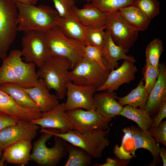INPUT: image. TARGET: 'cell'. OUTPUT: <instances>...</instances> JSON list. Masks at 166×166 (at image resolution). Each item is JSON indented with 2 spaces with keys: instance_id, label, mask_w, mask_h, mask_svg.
Wrapping results in <instances>:
<instances>
[{
  "instance_id": "obj_3",
  "label": "cell",
  "mask_w": 166,
  "mask_h": 166,
  "mask_svg": "<svg viewBox=\"0 0 166 166\" xmlns=\"http://www.w3.org/2000/svg\"><path fill=\"white\" fill-rule=\"evenodd\" d=\"M41 129L82 148L95 158H101L103 152L110 143L107 137L109 131L108 128L105 130H94L83 132L71 129L64 133L53 129Z\"/></svg>"
},
{
  "instance_id": "obj_19",
  "label": "cell",
  "mask_w": 166,
  "mask_h": 166,
  "mask_svg": "<svg viewBox=\"0 0 166 166\" xmlns=\"http://www.w3.org/2000/svg\"><path fill=\"white\" fill-rule=\"evenodd\" d=\"M129 130L134 143V147L132 152L135 155L136 150L143 148L148 150L151 154L153 160L150 166H155L160 163L159 152L160 148L148 130H142L133 125L129 128Z\"/></svg>"
},
{
  "instance_id": "obj_9",
  "label": "cell",
  "mask_w": 166,
  "mask_h": 166,
  "mask_svg": "<svg viewBox=\"0 0 166 166\" xmlns=\"http://www.w3.org/2000/svg\"><path fill=\"white\" fill-rule=\"evenodd\" d=\"M24 32L21 50L22 57L26 62L33 63L39 68L51 56L44 33L37 31Z\"/></svg>"
},
{
  "instance_id": "obj_31",
  "label": "cell",
  "mask_w": 166,
  "mask_h": 166,
  "mask_svg": "<svg viewBox=\"0 0 166 166\" xmlns=\"http://www.w3.org/2000/svg\"><path fill=\"white\" fill-rule=\"evenodd\" d=\"M135 0H92L91 3L107 14L132 4Z\"/></svg>"
},
{
  "instance_id": "obj_12",
  "label": "cell",
  "mask_w": 166,
  "mask_h": 166,
  "mask_svg": "<svg viewBox=\"0 0 166 166\" xmlns=\"http://www.w3.org/2000/svg\"><path fill=\"white\" fill-rule=\"evenodd\" d=\"M96 91L93 87L77 85L69 82L66 87L67 100L64 103L65 111L79 108L96 109L93 96Z\"/></svg>"
},
{
  "instance_id": "obj_39",
  "label": "cell",
  "mask_w": 166,
  "mask_h": 166,
  "mask_svg": "<svg viewBox=\"0 0 166 166\" xmlns=\"http://www.w3.org/2000/svg\"><path fill=\"white\" fill-rule=\"evenodd\" d=\"M129 161L128 160H119L116 159H112L108 157L106 160L105 163L102 164L98 163L93 165L95 166H125Z\"/></svg>"
},
{
  "instance_id": "obj_43",
  "label": "cell",
  "mask_w": 166,
  "mask_h": 166,
  "mask_svg": "<svg viewBox=\"0 0 166 166\" xmlns=\"http://www.w3.org/2000/svg\"><path fill=\"white\" fill-rule=\"evenodd\" d=\"M3 149L0 147V166L1 164V159Z\"/></svg>"
},
{
  "instance_id": "obj_33",
  "label": "cell",
  "mask_w": 166,
  "mask_h": 166,
  "mask_svg": "<svg viewBox=\"0 0 166 166\" xmlns=\"http://www.w3.org/2000/svg\"><path fill=\"white\" fill-rule=\"evenodd\" d=\"M105 29L85 27V43L102 50L104 45Z\"/></svg>"
},
{
  "instance_id": "obj_42",
  "label": "cell",
  "mask_w": 166,
  "mask_h": 166,
  "mask_svg": "<svg viewBox=\"0 0 166 166\" xmlns=\"http://www.w3.org/2000/svg\"><path fill=\"white\" fill-rule=\"evenodd\" d=\"M39 0H12L14 3L18 2L22 4L35 5Z\"/></svg>"
},
{
  "instance_id": "obj_24",
  "label": "cell",
  "mask_w": 166,
  "mask_h": 166,
  "mask_svg": "<svg viewBox=\"0 0 166 166\" xmlns=\"http://www.w3.org/2000/svg\"><path fill=\"white\" fill-rule=\"evenodd\" d=\"M57 26L67 37L85 43V27L77 19L73 11L72 14L68 16L59 17Z\"/></svg>"
},
{
  "instance_id": "obj_35",
  "label": "cell",
  "mask_w": 166,
  "mask_h": 166,
  "mask_svg": "<svg viewBox=\"0 0 166 166\" xmlns=\"http://www.w3.org/2000/svg\"><path fill=\"white\" fill-rule=\"evenodd\" d=\"M55 9L60 17L68 16L73 13L75 6L74 0H53Z\"/></svg>"
},
{
  "instance_id": "obj_23",
  "label": "cell",
  "mask_w": 166,
  "mask_h": 166,
  "mask_svg": "<svg viewBox=\"0 0 166 166\" xmlns=\"http://www.w3.org/2000/svg\"><path fill=\"white\" fill-rule=\"evenodd\" d=\"M160 74L157 80L149 94L145 110L150 115L157 111L166 100V67L159 64Z\"/></svg>"
},
{
  "instance_id": "obj_5",
  "label": "cell",
  "mask_w": 166,
  "mask_h": 166,
  "mask_svg": "<svg viewBox=\"0 0 166 166\" xmlns=\"http://www.w3.org/2000/svg\"><path fill=\"white\" fill-rule=\"evenodd\" d=\"M50 55L64 58L73 68L84 56L86 44L65 36L56 26L43 33Z\"/></svg>"
},
{
  "instance_id": "obj_7",
  "label": "cell",
  "mask_w": 166,
  "mask_h": 166,
  "mask_svg": "<svg viewBox=\"0 0 166 166\" xmlns=\"http://www.w3.org/2000/svg\"><path fill=\"white\" fill-rule=\"evenodd\" d=\"M110 71L83 56L70 70L71 81L79 85L92 86L97 90L106 80Z\"/></svg>"
},
{
  "instance_id": "obj_27",
  "label": "cell",
  "mask_w": 166,
  "mask_h": 166,
  "mask_svg": "<svg viewBox=\"0 0 166 166\" xmlns=\"http://www.w3.org/2000/svg\"><path fill=\"white\" fill-rule=\"evenodd\" d=\"M149 94L144 87L143 79L139 82L137 86L128 94L122 97H118V102L122 106L129 105L145 110Z\"/></svg>"
},
{
  "instance_id": "obj_21",
  "label": "cell",
  "mask_w": 166,
  "mask_h": 166,
  "mask_svg": "<svg viewBox=\"0 0 166 166\" xmlns=\"http://www.w3.org/2000/svg\"><path fill=\"white\" fill-rule=\"evenodd\" d=\"M73 10L77 19L85 27L105 29L107 14L91 2L85 4L81 8L75 6Z\"/></svg>"
},
{
  "instance_id": "obj_36",
  "label": "cell",
  "mask_w": 166,
  "mask_h": 166,
  "mask_svg": "<svg viewBox=\"0 0 166 166\" xmlns=\"http://www.w3.org/2000/svg\"><path fill=\"white\" fill-rule=\"evenodd\" d=\"M84 56L96 62L103 69H107L103 61L102 50L99 48L89 45H86Z\"/></svg>"
},
{
  "instance_id": "obj_4",
  "label": "cell",
  "mask_w": 166,
  "mask_h": 166,
  "mask_svg": "<svg viewBox=\"0 0 166 166\" xmlns=\"http://www.w3.org/2000/svg\"><path fill=\"white\" fill-rule=\"evenodd\" d=\"M71 68V64L67 59L50 56L37 73L48 89L53 90L58 99L61 100L66 95L67 84L71 81L69 75Z\"/></svg>"
},
{
  "instance_id": "obj_17",
  "label": "cell",
  "mask_w": 166,
  "mask_h": 166,
  "mask_svg": "<svg viewBox=\"0 0 166 166\" xmlns=\"http://www.w3.org/2000/svg\"><path fill=\"white\" fill-rule=\"evenodd\" d=\"M128 49L116 45L113 41L108 31L105 30V43L102 50V59L106 68L111 71L118 67L117 61L120 59L128 60L134 62V57L126 54Z\"/></svg>"
},
{
  "instance_id": "obj_41",
  "label": "cell",
  "mask_w": 166,
  "mask_h": 166,
  "mask_svg": "<svg viewBox=\"0 0 166 166\" xmlns=\"http://www.w3.org/2000/svg\"><path fill=\"white\" fill-rule=\"evenodd\" d=\"M159 155L161 158L163 162V166H166V149L163 147L160 148Z\"/></svg>"
},
{
  "instance_id": "obj_28",
  "label": "cell",
  "mask_w": 166,
  "mask_h": 166,
  "mask_svg": "<svg viewBox=\"0 0 166 166\" xmlns=\"http://www.w3.org/2000/svg\"><path fill=\"white\" fill-rule=\"evenodd\" d=\"M134 121L142 130H148L151 128L153 119L145 110L126 105L119 114Z\"/></svg>"
},
{
  "instance_id": "obj_14",
  "label": "cell",
  "mask_w": 166,
  "mask_h": 166,
  "mask_svg": "<svg viewBox=\"0 0 166 166\" xmlns=\"http://www.w3.org/2000/svg\"><path fill=\"white\" fill-rule=\"evenodd\" d=\"M30 122L39 125L41 128L57 130L61 133L73 129L66 116L64 103H59L52 109L42 113L39 118Z\"/></svg>"
},
{
  "instance_id": "obj_8",
  "label": "cell",
  "mask_w": 166,
  "mask_h": 166,
  "mask_svg": "<svg viewBox=\"0 0 166 166\" xmlns=\"http://www.w3.org/2000/svg\"><path fill=\"white\" fill-rule=\"evenodd\" d=\"M18 15L17 6L12 0H0V59L7 56L15 39Z\"/></svg>"
},
{
  "instance_id": "obj_26",
  "label": "cell",
  "mask_w": 166,
  "mask_h": 166,
  "mask_svg": "<svg viewBox=\"0 0 166 166\" xmlns=\"http://www.w3.org/2000/svg\"><path fill=\"white\" fill-rule=\"evenodd\" d=\"M0 88L7 93L20 106L40 111L24 88L12 83H6L1 85Z\"/></svg>"
},
{
  "instance_id": "obj_32",
  "label": "cell",
  "mask_w": 166,
  "mask_h": 166,
  "mask_svg": "<svg viewBox=\"0 0 166 166\" xmlns=\"http://www.w3.org/2000/svg\"><path fill=\"white\" fill-rule=\"evenodd\" d=\"M131 5L138 8L151 20L160 12V3L158 0H135Z\"/></svg>"
},
{
  "instance_id": "obj_18",
  "label": "cell",
  "mask_w": 166,
  "mask_h": 166,
  "mask_svg": "<svg viewBox=\"0 0 166 166\" xmlns=\"http://www.w3.org/2000/svg\"><path fill=\"white\" fill-rule=\"evenodd\" d=\"M118 97L114 91L107 90L95 93L93 102L96 110L104 118L110 121L119 116L123 108L116 100Z\"/></svg>"
},
{
  "instance_id": "obj_13",
  "label": "cell",
  "mask_w": 166,
  "mask_h": 166,
  "mask_svg": "<svg viewBox=\"0 0 166 166\" xmlns=\"http://www.w3.org/2000/svg\"><path fill=\"white\" fill-rule=\"evenodd\" d=\"M40 126L30 121H18L0 131V147L5 148L18 141L31 140L36 136Z\"/></svg>"
},
{
  "instance_id": "obj_10",
  "label": "cell",
  "mask_w": 166,
  "mask_h": 166,
  "mask_svg": "<svg viewBox=\"0 0 166 166\" xmlns=\"http://www.w3.org/2000/svg\"><path fill=\"white\" fill-rule=\"evenodd\" d=\"M117 45L128 49L138 38V32L132 28L119 10L107 14L105 29Z\"/></svg>"
},
{
  "instance_id": "obj_40",
  "label": "cell",
  "mask_w": 166,
  "mask_h": 166,
  "mask_svg": "<svg viewBox=\"0 0 166 166\" xmlns=\"http://www.w3.org/2000/svg\"><path fill=\"white\" fill-rule=\"evenodd\" d=\"M18 121L9 116L0 113V131L6 127L15 124Z\"/></svg>"
},
{
  "instance_id": "obj_20",
  "label": "cell",
  "mask_w": 166,
  "mask_h": 166,
  "mask_svg": "<svg viewBox=\"0 0 166 166\" xmlns=\"http://www.w3.org/2000/svg\"><path fill=\"white\" fill-rule=\"evenodd\" d=\"M32 148L31 140H25L14 143L3 150L1 166L4 162L25 166L30 160L31 150Z\"/></svg>"
},
{
  "instance_id": "obj_34",
  "label": "cell",
  "mask_w": 166,
  "mask_h": 166,
  "mask_svg": "<svg viewBox=\"0 0 166 166\" xmlns=\"http://www.w3.org/2000/svg\"><path fill=\"white\" fill-rule=\"evenodd\" d=\"M143 74L144 87L149 94L155 85L160 74L159 67H155L146 64L143 68Z\"/></svg>"
},
{
  "instance_id": "obj_29",
  "label": "cell",
  "mask_w": 166,
  "mask_h": 166,
  "mask_svg": "<svg viewBox=\"0 0 166 166\" xmlns=\"http://www.w3.org/2000/svg\"><path fill=\"white\" fill-rule=\"evenodd\" d=\"M68 157L64 166H88L93 157L82 148L71 144L68 145Z\"/></svg>"
},
{
  "instance_id": "obj_1",
  "label": "cell",
  "mask_w": 166,
  "mask_h": 166,
  "mask_svg": "<svg viewBox=\"0 0 166 166\" xmlns=\"http://www.w3.org/2000/svg\"><path fill=\"white\" fill-rule=\"evenodd\" d=\"M21 50L14 49L2 59L0 67V86L12 83L24 88L33 87L39 78L33 63L23 61Z\"/></svg>"
},
{
  "instance_id": "obj_2",
  "label": "cell",
  "mask_w": 166,
  "mask_h": 166,
  "mask_svg": "<svg viewBox=\"0 0 166 166\" xmlns=\"http://www.w3.org/2000/svg\"><path fill=\"white\" fill-rule=\"evenodd\" d=\"M18 9V31L45 32L57 26L59 17L55 9L49 6L15 3Z\"/></svg>"
},
{
  "instance_id": "obj_22",
  "label": "cell",
  "mask_w": 166,
  "mask_h": 166,
  "mask_svg": "<svg viewBox=\"0 0 166 166\" xmlns=\"http://www.w3.org/2000/svg\"><path fill=\"white\" fill-rule=\"evenodd\" d=\"M24 89L42 113L52 109L59 104L57 96L50 93L42 78H39L34 86Z\"/></svg>"
},
{
  "instance_id": "obj_11",
  "label": "cell",
  "mask_w": 166,
  "mask_h": 166,
  "mask_svg": "<svg viewBox=\"0 0 166 166\" xmlns=\"http://www.w3.org/2000/svg\"><path fill=\"white\" fill-rule=\"evenodd\" d=\"M65 114L73 129L78 132L105 130L108 128L110 122L96 109H77L66 111Z\"/></svg>"
},
{
  "instance_id": "obj_16",
  "label": "cell",
  "mask_w": 166,
  "mask_h": 166,
  "mask_svg": "<svg viewBox=\"0 0 166 166\" xmlns=\"http://www.w3.org/2000/svg\"><path fill=\"white\" fill-rule=\"evenodd\" d=\"M0 113L17 121H30L39 118L42 112L20 106L7 93L0 88Z\"/></svg>"
},
{
  "instance_id": "obj_38",
  "label": "cell",
  "mask_w": 166,
  "mask_h": 166,
  "mask_svg": "<svg viewBox=\"0 0 166 166\" xmlns=\"http://www.w3.org/2000/svg\"><path fill=\"white\" fill-rule=\"evenodd\" d=\"M157 115L153 119V121L151 128L158 126L166 117V100H164L160 106Z\"/></svg>"
},
{
  "instance_id": "obj_44",
  "label": "cell",
  "mask_w": 166,
  "mask_h": 166,
  "mask_svg": "<svg viewBox=\"0 0 166 166\" xmlns=\"http://www.w3.org/2000/svg\"><path fill=\"white\" fill-rule=\"evenodd\" d=\"M82 0L86 1L87 3L91 2V1H92V0Z\"/></svg>"
},
{
  "instance_id": "obj_6",
  "label": "cell",
  "mask_w": 166,
  "mask_h": 166,
  "mask_svg": "<svg viewBox=\"0 0 166 166\" xmlns=\"http://www.w3.org/2000/svg\"><path fill=\"white\" fill-rule=\"evenodd\" d=\"M42 134L34 143L30 156V160L42 166H56L68 154L67 142L60 137L53 136L54 144L52 147H47L46 142L53 136L50 133L41 129Z\"/></svg>"
},
{
  "instance_id": "obj_25",
  "label": "cell",
  "mask_w": 166,
  "mask_h": 166,
  "mask_svg": "<svg viewBox=\"0 0 166 166\" xmlns=\"http://www.w3.org/2000/svg\"><path fill=\"white\" fill-rule=\"evenodd\" d=\"M119 10L129 25L138 32L145 31L150 24L151 20L135 6L130 5Z\"/></svg>"
},
{
  "instance_id": "obj_37",
  "label": "cell",
  "mask_w": 166,
  "mask_h": 166,
  "mask_svg": "<svg viewBox=\"0 0 166 166\" xmlns=\"http://www.w3.org/2000/svg\"><path fill=\"white\" fill-rule=\"evenodd\" d=\"M148 131L157 143L166 146V121H162L158 126L151 128Z\"/></svg>"
},
{
  "instance_id": "obj_15",
  "label": "cell",
  "mask_w": 166,
  "mask_h": 166,
  "mask_svg": "<svg viewBox=\"0 0 166 166\" xmlns=\"http://www.w3.org/2000/svg\"><path fill=\"white\" fill-rule=\"evenodd\" d=\"M134 63L128 60H124L120 67L110 71L105 83L97 91H114L122 85L128 83L134 80L135 73L137 71Z\"/></svg>"
},
{
  "instance_id": "obj_30",
  "label": "cell",
  "mask_w": 166,
  "mask_h": 166,
  "mask_svg": "<svg viewBox=\"0 0 166 166\" xmlns=\"http://www.w3.org/2000/svg\"><path fill=\"white\" fill-rule=\"evenodd\" d=\"M163 50L162 41L158 38L154 39L147 45L146 48V63L158 67L160 64V59Z\"/></svg>"
}]
</instances>
